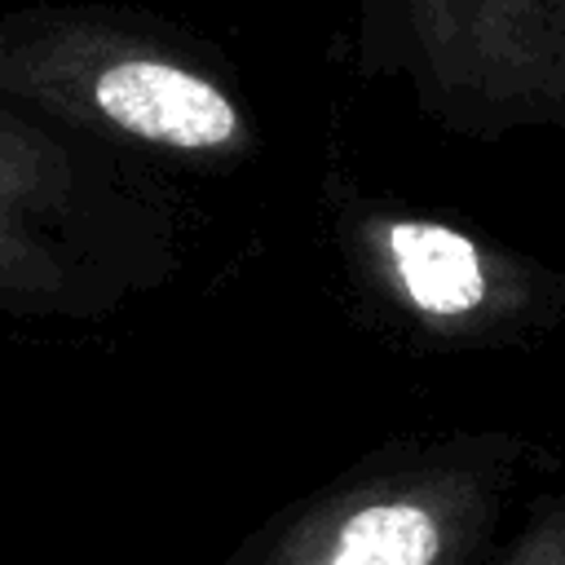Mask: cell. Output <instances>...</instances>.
<instances>
[{
	"instance_id": "obj_4",
	"label": "cell",
	"mask_w": 565,
	"mask_h": 565,
	"mask_svg": "<svg viewBox=\"0 0 565 565\" xmlns=\"http://www.w3.org/2000/svg\"><path fill=\"white\" fill-rule=\"evenodd\" d=\"M388 260L406 300L428 318H468L486 305V265L477 243L446 225L393 221Z\"/></svg>"
},
{
	"instance_id": "obj_1",
	"label": "cell",
	"mask_w": 565,
	"mask_h": 565,
	"mask_svg": "<svg viewBox=\"0 0 565 565\" xmlns=\"http://www.w3.org/2000/svg\"><path fill=\"white\" fill-rule=\"evenodd\" d=\"M516 481L512 437L393 446L282 508L221 565H490Z\"/></svg>"
},
{
	"instance_id": "obj_2",
	"label": "cell",
	"mask_w": 565,
	"mask_h": 565,
	"mask_svg": "<svg viewBox=\"0 0 565 565\" xmlns=\"http://www.w3.org/2000/svg\"><path fill=\"white\" fill-rule=\"evenodd\" d=\"M0 88L163 150H234L247 137L238 102L203 71L62 18L0 26Z\"/></svg>"
},
{
	"instance_id": "obj_3",
	"label": "cell",
	"mask_w": 565,
	"mask_h": 565,
	"mask_svg": "<svg viewBox=\"0 0 565 565\" xmlns=\"http://www.w3.org/2000/svg\"><path fill=\"white\" fill-rule=\"evenodd\" d=\"M66 194V159L26 124L0 115V296H53L62 274L40 221Z\"/></svg>"
},
{
	"instance_id": "obj_5",
	"label": "cell",
	"mask_w": 565,
	"mask_h": 565,
	"mask_svg": "<svg viewBox=\"0 0 565 565\" xmlns=\"http://www.w3.org/2000/svg\"><path fill=\"white\" fill-rule=\"evenodd\" d=\"M490 565H565V477L525 508Z\"/></svg>"
}]
</instances>
